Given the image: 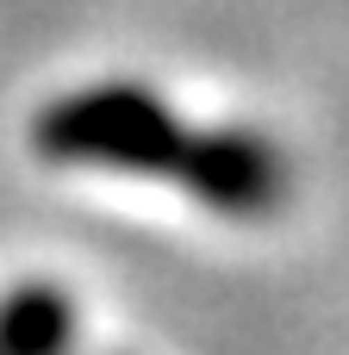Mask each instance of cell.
Wrapping results in <instances>:
<instances>
[{
	"label": "cell",
	"mask_w": 349,
	"mask_h": 355,
	"mask_svg": "<svg viewBox=\"0 0 349 355\" xmlns=\"http://www.w3.org/2000/svg\"><path fill=\"white\" fill-rule=\"evenodd\" d=\"M194 131L175 125V112L144 94V87H87L56 100L37 119V150L50 162H75V168H125V175H175L187 156Z\"/></svg>",
	"instance_id": "6da1fadb"
}]
</instances>
